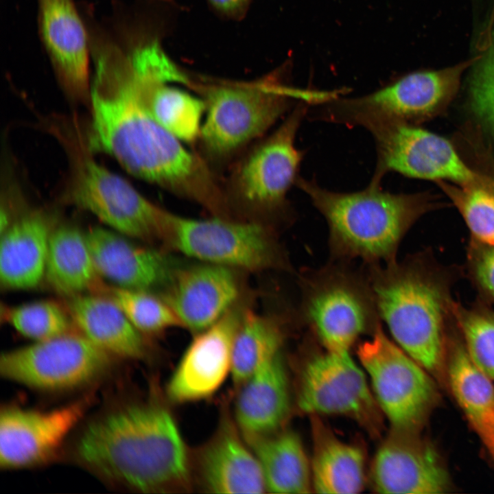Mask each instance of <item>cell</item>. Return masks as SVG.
Segmentation results:
<instances>
[{"label":"cell","instance_id":"cell-7","mask_svg":"<svg viewBox=\"0 0 494 494\" xmlns=\"http://www.w3.org/2000/svg\"><path fill=\"white\" fill-rule=\"evenodd\" d=\"M357 355L391 429L418 432L438 400L433 375L379 327L359 346Z\"/></svg>","mask_w":494,"mask_h":494},{"label":"cell","instance_id":"cell-26","mask_svg":"<svg viewBox=\"0 0 494 494\" xmlns=\"http://www.w3.org/2000/svg\"><path fill=\"white\" fill-rule=\"evenodd\" d=\"M445 377L472 429L494 462V381L468 356L462 343L447 357Z\"/></svg>","mask_w":494,"mask_h":494},{"label":"cell","instance_id":"cell-24","mask_svg":"<svg viewBox=\"0 0 494 494\" xmlns=\"http://www.w3.org/2000/svg\"><path fill=\"white\" fill-rule=\"evenodd\" d=\"M67 312L81 333L110 355L143 357V334L109 297L84 294L69 297Z\"/></svg>","mask_w":494,"mask_h":494},{"label":"cell","instance_id":"cell-5","mask_svg":"<svg viewBox=\"0 0 494 494\" xmlns=\"http://www.w3.org/2000/svg\"><path fill=\"white\" fill-rule=\"evenodd\" d=\"M371 291L394 342L433 377L445 376L447 299L441 284L422 270L392 262L375 273Z\"/></svg>","mask_w":494,"mask_h":494},{"label":"cell","instance_id":"cell-28","mask_svg":"<svg viewBox=\"0 0 494 494\" xmlns=\"http://www.w3.org/2000/svg\"><path fill=\"white\" fill-rule=\"evenodd\" d=\"M99 277L85 233L71 225L55 226L46 262L49 285L69 298L93 288Z\"/></svg>","mask_w":494,"mask_h":494},{"label":"cell","instance_id":"cell-21","mask_svg":"<svg viewBox=\"0 0 494 494\" xmlns=\"http://www.w3.org/2000/svg\"><path fill=\"white\" fill-rule=\"evenodd\" d=\"M42 38L60 84L73 102L89 104L88 46L73 0H38Z\"/></svg>","mask_w":494,"mask_h":494},{"label":"cell","instance_id":"cell-17","mask_svg":"<svg viewBox=\"0 0 494 494\" xmlns=\"http://www.w3.org/2000/svg\"><path fill=\"white\" fill-rule=\"evenodd\" d=\"M370 302L361 288L340 276L312 286L306 299V313L325 349L349 353L373 324Z\"/></svg>","mask_w":494,"mask_h":494},{"label":"cell","instance_id":"cell-12","mask_svg":"<svg viewBox=\"0 0 494 494\" xmlns=\"http://www.w3.org/2000/svg\"><path fill=\"white\" fill-rule=\"evenodd\" d=\"M476 59L440 70L410 73L373 93L331 105L328 117L349 124L364 119L412 124L429 118L450 102L464 71Z\"/></svg>","mask_w":494,"mask_h":494},{"label":"cell","instance_id":"cell-18","mask_svg":"<svg viewBox=\"0 0 494 494\" xmlns=\"http://www.w3.org/2000/svg\"><path fill=\"white\" fill-rule=\"evenodd\" d=\"M163 296L181 326L194 333L212 325L234 305L239 294L233 270L202 263L178 268Z\"/></svg>","mask_w":494,"mask_h":494},{"label":"cell","instance_id":"cell-31","mask_svg":"<svg viewBox=\"0 0 494 494\" xmlns=\"http://www.w3.org/2000/svg\"><path fill=\"white\" fill-rule=\"evenodd\" d=\"M108 297L123 311L142 334H154L181 326L178 317L162 296L150 291L113 287L106 290Z\"/></svg>","mask_w":494,"mask_h":494},{"label":"cell","instance_id":"cell-13","mask_svg":"<svg viewBox=\"0 0 494 494\" xmlns=\"http://www.w3.org/2000/svg\"><path fill=\"white\" fill-rule=\"evenodd\" d=\"M307 110L300 104L270 137L243 160L233 176V190L245 205L270 211L285 204L286 195L297 180L303 152L295 137Z\"/></svg>","mask_w":494,"mask_h":494},{"label":"cell","instance_id":"cell-3","mask_svg":"<svg viewBox=\"0 0 494 494\" xmlns=\"http://www.w3.org/2000/svg\"><path fill=\"white\" fill-rule=\"evenodd\" d=\"M45 128L66 156L61 190L64 202L91 213L128 237L165 242L170 213L96 161L87 121L78 115H56Z\"/></svg>","mask_w":494,"mask_h":494},{"label":"cell","instance_id":"cell-20","mask_svg":"<svg viewBox=\"0 0 494 494\" xmlns=\"http://www.w3.org/2000/svg\"><path fill=\"white\" fill-rule=\"evenodd\" d=\"M236 424L225 420L191 460L192 479L211 493L266 492L262 472L251 447Z\"/></svg>","mask_w":494,"mask_h":494},{"label":"cell","instance_id":"cell-11","mask_svg":"<svg viewBox=\"0 0 494 494\" xmlns=\"http://www.w3.org/2000/svg\"><path fill=\"white\" fill-rule=\"evenodd\" d=\"M109 353L84 336L71 332L3 353L0 372L5 379L43 390L82 386L109 368Z\"/></svg>","mask_w":494,"mask_h":494},{"label":"cell","instance_id":"cell-29","mask_svg":"<svg viewBox=\"0 0 494 494\" xmlns=\"http://www.w3.org/2000/svg\"><path fill=\"white\" fill-rule=\"evenodd\" d=\"M135 72L154 118L180 141L192 142L200 137L201 119L206 110L204 100L151 76Z\"/></svg>","mask_w":494,"mask_h":494},{"label":"cell","instance_id":"cell-19","mask_svg":"<svg viewBox=\"0 0 494 494\" xmlns=\"http://www.w3.org/2000/svg\"><path fill=\"white\" fill-rule=\"evenodd\" d=\"M85 234L99 277L116 287L147 291L166 287L179 268L164 252L137 245L109 228L92 227Z\"/></svg>","mask_w":494,"mask_h":494},{"label":"cell","instance_id":"cell-10","mask_svg":"<svg viewBox=\"0 0 494 494\" xmlns=\"http://www.w3.org/2000/svg\"><path fill=\"white\" fill-rule=\"evenodd\" d=\"M367 378L349 353L325 349L308 358L301 368L297 405L311 416L349 417L375 436L381 431L382 413Z\"/></svg>","mask_w":494,"mask_h":494},{"label":"cell","instance_id":"cell-35","mask_svg":"<svg viewBox=\"0 0 494 494\" xmlns=\"http://www.w3.org/2000/svg\"><path fill=\"white\" fill-rule=\"evenodd\" d=\"M469 88L473 112L494 135V39L478 57Z\"/></svg>","mask_w":494,"mask_h":494},{"label":"cell","instance_id":"cell-15","mask_svg":"<svg viewBox=\"0 0 494 494\" xmlns=\"http://www.w3.org/2000/svg\"><path fill=\"white\" fill-rule=\"evenodd\" d=\"M242 314L232 309L196 333L167 384L171 402L180 404L208 398L231 375L233 341Z\"/></svg>","mask_w":494,"mask_h":494},{"label":"cell","instance_id":"cell-14","mask_svg":"<svg viewBox=\"0 0 494 494\" xmlns=\"http://www.w3.org/2000/svg\"><path fill=\"white\" fill-rule=\"evenodd\" d=\"M370 478L381 493L438 494L450 489L448 472L434 446L418 432L393 429L375 455Z\"/></svg>","mask_w":494,"mask_h":494},{"label":"cell","instance_id":"cell-37","mask_svg":"<svg viewBox=\"0 0 494 494\" xmlns=\"http://www.w3.org/2000/svg\"><path fill=\"white\" fill-rule=\"evenodd\" d=\"M219 11L231 16H238L244 12L250 0H209Z\"/></svg>","mask_w":494,"mask_h":494},{"label":"cell","instance_id":"cell-27","mask_svg":"<svg viewBox=\"0 0 494 494\" xmlns=\"http://www.w3.org/2000/svg\"><path fill=\"white\" fill-rule=\"evenodd\" d=\"M246 440L259 464L266 492L305 494L313 491L310 459L297 434L279 430Z\"/></svg>","mask_w":494,"mask_h":494},{"label":"cell","instance_id":"cell-1","mask_svg":"<svg viewBox=\"0 0 494 494\" xmlns=\"http://www.w3.org/2000/svg\"><path fill=\"white\" fill-rule=\"evenodd\" d=\"M89 106L94 149L105 151L137 178L208 210L222 202L224 192L214 176L154 118L130 58L115 46L96 53Z\"/></svg>","mask_w":494,"mask_h":494},{"label":"cell","instance_id":"cell-33","mask_svg":"<svg viewBox=\"0 0 494 494\" xmlns=\"http://www.w3.org/2000/svg\"><path fill=\"white\" fill-rule=\"evenodd\" d=\"M2 314L8 324L34 342L71 332L73 323L68 312L65 313L55 303L47 301L5 307Z\"/></svg>","mask_w":494,"mask_h":494},{"label":"cell","instance_id":"cell-34","mask_svg":"<svg viewBox=\"0 0 494 494\" xmlns=\"http://www.w3.org/2000/svg\"><path fill=\"white\" fill-rule=\"evenodd\" d=\"M455 313L468 356L494 381V311L456 308Z\"/></svg>","mask_w":494,"mask_h":494},{"label":"cell","instance_id":"cell-22","mask_svg":"<svg viewBox=\"0 0 494 494\" xmlns=\"http://www.w3.org/2000/svg\"><path fill=\"white\" fill-rule=\"evenodd\" d=\"M51 216L41 209L22 212L1 232L0 283L7 290L36 287L45 279Z\"/></svg>","mask_w":494,"mask_h":494},{"label":"cell","instance_id":"cell-32","mask_svg":"<svg viewBox=\"0 0 494 494\" xmlns=\"http://www.w3.org/2000/svg\"><path fill=\"white\" fill-rule=\"evenodd\" d=\"M439 183L459 211L471 235L480 244L494 246V188Z\"/></svg>","mask_w":494,"mask_h":494},{"label":"cell","instance_id":"cell-36","mask_svg":"<svg viewBox=\"0 0 494 494\" xmlns=\"http://www.w3.org/2000/svg\"><path fill=\"white\" fill-rule=\"evenodd\" d=\"M473 264L479 285L494 298V246L482 245Z\"/></svg>","mask_w":494,"mask_h":494},{"label":"cell","instance_id":"cell-25","mask_svg":"<svg viewBox=\"0 0 494 494\" xmlns=\"http://www.w3.org/2000/svg\"><path fill=\"white\" fill-rule=\"evenodd\" d=\"M311 417L313 491L325 494L360 492L365 483L362 450L338 438L318 416Z\"/></svg>","mask_w":494,"mask_h":494},{"label":"cell","instance_id":"cell-30","mask_svg":"<svg viewBox=\"0 0 494 494\" xmlns=\"http://www.w3.org/2000/svg\"><path fill=\"white\" fill-rule=\"evenodd\" d=\"M282 334L271 318L242 313L233 345L231 376L237 387L262 364L281 353Z\"/></svg>","mask_w":494,"mask_h":494},{"label":"cell","instance_id":"cell-2","mask_svg":"<svg viewBox=\"0 0 494 494\" xmlns=\"http://www.w3.org/2000/svg\"><path fill=\"white\" fill-rule=\"evenodd\" d=\"M78 460L104 479L146 493L191 489V457L165 406L134 403L94 419L76 444Z\"/></svg>","mask_w":494,"mask_h":494},{"label":"cell","instance_id":"cell-16","mask_svg":"<svg viewBox=\"0 0 494 494\" xmlns=\"http://www.w3.org/2000/svg\"><path fill=\"white\" fill-rule=\"evenodd\" d=\"M87 400L48 411L6 408L0 416V464L5 469L43 462L62 445L80 421Z\"/></svg>","mask_w":494,"mask_h":494},{"label":"cell","instance_id":"cell-4","mask_svg":"<svg viewBox=\"0 0 494 494\" xmlns=\"http://www.w3.org/2000/svg\"><path fill=\"white\" fill-rule=\"evenodd\" d=\"M296 184L326 220L334 252L369 261L394 262L402 238L430 205L423 193H392L373 182L351 193L329 191L302 178Z\"/></svg>","mask_w":494,"mask_h":494},{"label":"cell","instance_id":"cell-6","mask_svg":"<svg viewBox=\"0 0 494 494\" xmlns=\"http://www.w3.org/2000/svg\"><path fill=\"white\" fill-rule=\"evenodd\" d=\"M207 116L200 135L211 156H229L264 134L290 106L298 92L274 78L247 84H221L204 90Z\"/></svg>","mask_w":494,"mask_h":494},{"label":"cell","instance_id":"cell-23","mask_svg":"<svg viewBox=\"0 0 494 494\" xmlns=\"http://www.w3.org/2000/svg\"><path fill=\"white\" fill-rule=\"evenodd\" d=\"M238 388L234 417L244 438L279 431L290 408L288 377L281 353L262 364Z\"/></svg>","mask_w":494,"mask_h":494},{"label":"cell","instance_id":"cell-9","mask_svg":"<svg viewBox=\"0 0 494 494\" xmlns=\"http://www.w3.org/2000/svg\"><path fill=\"white\" fill-rule=\"evenodd\" d=\"M165 242L202 263L246 270L279 263L273 237L262 224L216 216L191 219L170 213Z\"/></svg>","mask_w":494,"mask_h":494},{"label":"cell","instance_id":"cell-8","mask_svg":"<svg viewBox=\"0 0 494 494\" xmlns=\"http://www.w3.org/2000/svg\"><path fill=\"white\" fill-rule=\"evenodd\" d=\"M356 125L366 128L376 143L378 163L371 182L379 183L386 172H396L410 178L494 188V180L470 168L440 135L388 119H364Z\"/></svg>","mask_w":494,"mask_h":494}]
</instances>
